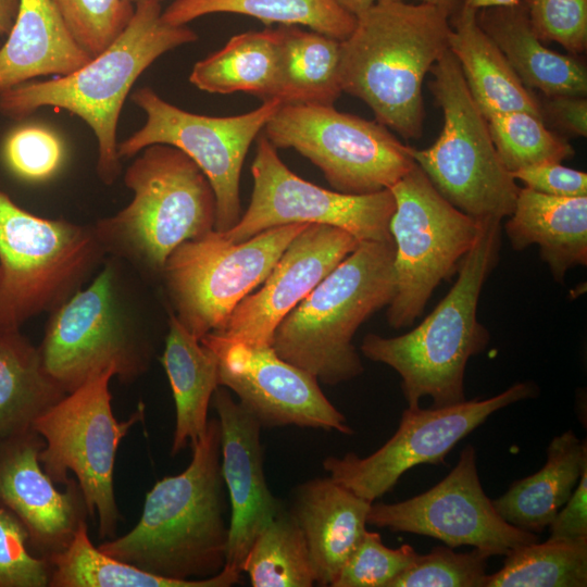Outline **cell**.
Wrapping results in <instances>:
<instances>
[{
  "label": "cell",
  "instance_id": "cell-1",
  "mask_svg": "<svg viewBox=\"0 0 587 587\" xmlns=\"http://www.w3.org/2000/svg\"><path fill=\"white\" fill-rule=\"evenodd\" d=\"M192 458L179 474L158 480L141 516L121 537L103 540V553L159 576L203 579L226 565L229 521L221 471V425L210 419L190 445Z\"/></svg>",
  "mask_w": 587,
  "mask_h": 587
},
{
  "label": "cell",
  "instance_id": "cell-2",
  "mask_svg": "<svg viewBox=\"0 0 587 587\" xmlns=\"http://www.w3.org/2000/svg\"><path fill=\"white\" fill-rule=\"evenodd\" d=\"M449 17L426 3L377 0L340 41L342 92L365 102L387 128L419 138L425 115L422 86L448 50Z\"/></svg>",
  "mask_w": 587,
  "mask_h": 587
},
{
  "label": "cell",
  "instance_id": "cell-3",
  "mask_svg": "<svg viewBox=\"0 0 587 587\" xmlns=\"http://www.w3.org/2000/svg\"><path fill=\"white\" fill-rule=\"evenodd\" d=\"M161 3L142 1L124 30L72 73L29 80L0 95V115L21 121L38 109H63L83 120L98 146L97 174L105 185L121 175L116 132L123 103L137 78L164 53L198 40L187 25L162 20Z\"/></svg>",
  "mask_w": 587,
  "mask_h": 587
},
{
  "label": "cell",
  "instance_id": "cell-4",
  "mask_svg": "<svg viewBox=\"0 0 587 587\" xmlns=\"http://www.w3.org/2000/svg\"><path fill=\"white\" fill-rule=\"evenodd\" d=\"M138 275L108 255L89 284L50 312L38 350L46 372L65 394L109 369L124 384L149 370L157 339Z\"/></svg>",
  "mask_w": 587,
  "mask_h": 587
},
{
  "label": "cell",
  "instance_id": "cell-5",
  "mask_svg": "<svg viewBox=\"0 0 587 587\" xmlns=\"http://www.w3.org/2000/svg\"><path fill=\"white\" fill-rule=\"evenodd\" d=\"M500 247L501 222H480L457 280L423 322L400 336L367 334L363 338L360 350L364 357L400 375L408 408L420 407L426 396L437 408L466 400V364L489 342V332L477 319V307L484 283L499 260Z\"/></svg>",
  "mask_w": 587,
  "mask_h": 587
},
{
  "label": "cell",
  "instance_id": "cell-6",
  "mask_svg": "<svg viewBox=\"0 0 587 587\" xmlns=\"http://www.w3.org/2000/svg\"><path fill=\"white\" fill-rule=\"evenodd\" d=\"M394 241H360L275 329L272 347L285 361L337 385L364 371L352 338L396 290Z\"/></svg>",
  "mask_w": 587,
  "mask_h": 587
},
{
  "label": "cell",
  "instance_id": "cell-7",
  "mask_svg": "<svg viewBox=\"0 0 587 587\" xmlns=\"http://www.w3.org/2000/svg\"><path fill=\"white\" fill-rule=\"evenodd\" d=\"M136 155L123 178L133 192L130 202L93 225L108 255L142 278H160L175 248L214 229L215 197L207 176L182 150L155 143Z\"/></svg>",
  "mask_w": 587,
  "mask_h": 587
},
{
  "label": "cell",
  "instance_id": "cell-8",
  "mask_svg": "<svg viewBox=\"0 0 587 587\" xmlns=\"http://www.w3.org/2000/svg\"><path fill=\"white\" fill-rule=\"evenodd\" d=\"M108 257L95 228L37 216L0 187V332L18 330L84 287Z\"/></svg>",
  "mask_w": 587,
  "mask_h": 587
},
{
  "label": "cell",
  "instance_id": "cell-9",
  "mask_svg": "<svg viewBox=\"0 0 587 587\" xmlns=\"http://www.w3.org/2000/svg\"><path fill=\"white\" fill-rule=\"evenodd\" d=\"M430 91L444 116L436 141L412 148L415 163L452 205L478 222L512 213L520 187L501 161L488 123L447 50L430 70Z\"/></svg>",
  "mask_w": 587,
  "mask_h": 587
},
{
  "label": "cell",
  "instance_id": "cell-10",
  "mask_svg": "<svg viewBox=\"0 0 587 587\" xmlns=\"http://www.w3.org/2000/svg\"><path fill=\"white\" fill-rule=\"evenodd\" d=\"M114 370H105L39 415L33 429L45 440L39 452L43 471L55 484L66 485L72 472L83 492L89 516L98 514V534L103 540L115 536L120 512L113 489L117 448L130 427L143 419L139 405L127 421L113 412L110 380Z\"/></svg>",
  "mask_w": 587,
  "mask_h": 587
},
{
  "label": "cell",
  "instance_id": "cell-11",
  "mask_svg": "<svg viewBox=\"0 0 587 587\" xmlns=\"http://www.w3.org/2000/svg\"><path fill=\"white\" fill-rule=\"evenodd\" d=\"M308 225L273 227L239 242L213 229L180 243L168 255L160 276L170 311L198 339L220 330Z\"/></svg>",
  "mask_w": 587,
  "mask_h": 587
},
{
  "label": "cell",
  "instance_id": "cell-12",
  "mask_svg": "<svg viewBox=\"0 0 587 587\" xmlns=\"http://www.w3.org/2000/svg\"><path fill=\"white\" fill-rule=\"evenodd\" d=\"M389 189L396 203L389 223L396 290L387 321L400 329L411 326L434 289L458 272L480 222L444 198L417 164Z\"/></svg>",
  "mask_w": 587,
  "mask_h": 587
},
{
  "label": "cell",
  "instance_id": "cell-13",
  "mask_svg": "<svg viewBox=\"0 0 587 587\" xmlns=\"http://www.w3.org/2000/svg\"><path fill=\"white\" fill-rule=\"evenodd\" d=\"M262 133L276 149L292 148L309 159L344 193L389 189L416 164L412 147L386 126L334 105L282 104Z\"/></svg>",
  "mask_w": 587,
  "mask_h": 587
},
{
  "label": "cell",
  "instance_id": "cell-14",
  "mask_svg": "<svg viewBox=\"0 0 587 587\" xmlns=\"http://www.w3.org/2000/svg\"><path fill=\"white\" fill-rule=\"evenodd\" d=\"M146 114L145 124L117 143L121 159L163 143L187 154L209 179L215 197L214 230L226 232L240 218L239 182L252 141L283 104L277 99L243 114L209 116L185 111L161 98L152 88H137L130 96Z\"/></svg>",
  "mask_w": 587,
  "mask_h": 587
},
{
  "label": "cell",
  "instance_id": "cell-15",
  "mask_svg": "<svg viewBox=\"0 0 587 587\" xmlns=\"http://www.w3.org/2000/svg\"><path fill=\"white\" fill-rule=\"evenodd\" d=\"M251 171L250 203L235 226L221 232L226 239L239 242L273 227L307 223L341 228L358 241H392L389 223L396 203L390 189L352 195L309 183L284 164L263 133Z\"/></svg>",
  "mask_w": 587,
  "mask_h": 587
},
{
  "label": "cell",
  "instance_id": "cell-16",
  "mask_svg": "<svg viewBox=\"0 0 587 587\" xmlns=\"http://www.w3.org/2000/svg\"><path fill=\"white\" fill-rule=\"evenodd\" d=\"M537 387L520 382L487 398L447 407L407 408L396 433L379 449L361 458L353 452L323 461L329 477L359 497L374 502L399 478L420 464L444 463L452 448L495 412L533 398Z\"/></svg>",
  "mask_w": 587,
  "mask_h": 587
},
{
  "label": "cell",
  "instance_id": "cell-17",
  "mask_svg": "<svg viewBox=\"0 0 587 587\" xmlns=\"http://www.w3.org/2000/svg\"><path fill=\"white\" fill-rule=\"evenodd\" d=\"M367 524L438 539L450 548L471 546L494 555L539 540L537 534L505 522L485 494L472 445L458 463L427 491L395 503H372Z\"/></svg>",
  "mask_w": 587,
  "mask_h": 587
},
{
  "label": "cell",
  "instance_id": "cell-18",
  "mask_svg": "<svg viewBox=\"0 0 587 587\" xmlns=\"http://www.w3.org/2000/svg\"><path fill=\"white\" fill-rule=\"evenodd\" d=\"M216 357L218 385L233 391L263 427L298 426L353 434L317 378L285 361L272 346L209 333L199 339Z\"/></svg>",
  "mask_w": 587,
  "mask_h": 587
},
{
  "label": "cell",
  "instance_id": "cell-19",
  "mask_svg": "<svg viewBox=\"0 0 587 587\" xmlns=\"http://www.w3.org/2000/svg\"><path fill=\"white\" fill-rule=\"evenodd\" d=\"M360 241L348 232L309 224L285 249L261 288L233 310L213 332L254 346H272L275 329Z\"/></svg>",
  "mask_w": 587,
  "mask_h": 587
},
{
  "label": "cell",
  "instance_id": "cell-20",
  "mask_svg": "<svg viewBox=\"0 0 587 587\" xmlns=\"http://www.w3.org/2000/svg\"><path fill=\"white\" fill-rule=\"evenodd\" d=\"M43 447L34 429L0 440V507L24 525L28 548L49 560L68 546L89 513L76 480L60 491L43 471Z\"/></svg>",
  "mask_w": 587,
  "mask_h": 587
},
{
  "label": "cell",
  "instance_id": "cell-21",
  "mask_svg": "<svg viewBox=\"0 0 587 587\" xmlns=\"http://www.w3.org/2000/svg\"><path fill=\"white\" fill-rule=\"evenodd\" d=\"M211 405L221 425V471L230 507L226 565L242 573L255 537L284 507L266 483L258 420L223 386L215 389Z\"/></svg>",
  "mask_w": 587,
  "mask_h": 587
},
{
  "label": "cell",
  "instance_id": "cell-22",
  "mask_svg": "<svg viewBox=\"0 0 587 587\" xmlns=\"http://www.w3.org/2000/svg\"><path fill=\"white\" fill-rule=\"evenodd\" d=\"M372 503L329 476L295 489L289 511L304 536L317 585L333 586L366 530Z\"/></svg>",
  "mask_w": 587,
  "mask_h": 587
},
{
  "label": "cell",
  "instance_id": "cell-23",
  "mask_svg": "<svg viewBox=\"0 0 587 587\" xmlns=\"http://www.w3.org/2000/svg\"><path fill=\"white\" fill-rule=\"evenodd\" d=\"M504 225L511 247L537 245L553 278L562 283L569 270L587 264V196L555 197L520 188Z\"/></svg>",
  "mask_w": 587,
  "mask_h": 587
},
{
  "label": "cell",
  "instance_id": "cell-24",
  "mask_svg": "<svg viewBox=\"0 0 587 587\" xmlns=\"http://www.w3.org/2000/svg\"><path fill=\"white\" fill-rule=\"evenodd\" d=\"M90 59L50 0H20L15 23L0 47V95L36 77L67 75Z\"/></svg>",
  "mask_w": 587,
  "mask_h": 587
},
{
  "label": "cell",
  "instance_id": "cell-25",
  "mask_svg": "<svg viewBox=\"0 0 587 587\" xmlns=\"http://www.w3.org/2000/svg\"><path fill=\"white\" fill-rule=\"evenodd\" d=\"M448 50L486 120L525 111L544 120L541 102L520 80L502 52L477 22V10L460 4L449 17ZM545 121V120H544Z\"/></svg>",
  "mask_w": 587,
  "mask_h": 587
},
{
  "label": "cell",
  "instance_id": "cell-26",
  "mask_svg": "<svg viewBox=\"0 0 587 587\" xmlns=\"http://www.w3.org/2000/svg\"><path fill=\"white\" fill-rule=\"evenodd\" d=\"M477 22L528 89L546 97L586 96V66L547 48L535 34L522 2L478 10Z\"/></svg>",
  "mask_w": 587,
  "mask_h": 587
},
{
  "label": "cell",
  "instance_id": "cell-27",
  "mask_svg": "<svg viewBox=\"0 0 587 587\" xmlns=\"http://www.w3.org/2000/svg\"><path fill=\"white\" fill-rule=\"evenodd\" d=\"M586 469V440L566 430L550 441L545 465L533 475L515 480L502 496L492 500L494 507L509 524L534 534L542 533Z\"/></svg>",
  "mask_w": 587,
  "mask_h": 587
},
{
  "label": "cell",
  "instance_id": "cell-28",
  "mask_svg": "<svg viewBox=\"0 0 587 587\" xmlns=\"http://www.w3.org/2000/svg\"><path fill=\"white\" fill-rule=\"evenodd\" d=\"M161 362L175 402L171 454L176 455L207 428L211 399L220 386L217 360L170 311Z\"/></svg>",
  "mask_w": 587,
  "mask_h": 587
},
{
  "label": "cell",
  "instance_id": "cell-29",
  "mask_svg": "<svg viewBox=\"0 0 587 587\" xmlns=\"http://www.w3.org/2000/svg\"><path fill=\"white\" fill-rule=\"evenodd\" d=\"M277 49L276 99L285 103L333 105L342 92L340 41L296 25L274 29Z\"/></svg>",
  "mask_w": 587,
  "mask_h": 587
},
{
  "label": "cell",
  "instance_id": "cell-30",
  "mask_svg": "<svg viewBox=\"0 0 587 587\" xmlns=\"http://www.w3.org/2000/svg\"><path fill=\"white\" fill-rule=\"evenodd\" d=\"M65 395L46 372L38 347L20 329L0 332V440L32 430Z\"/></svg>",
  "mask_w": 587,
  "mask_h": 587
},
{
  "label": "cell",
  "instance_id": "cell-31",
  "mask_svg": "<svg viewBox=\"0 0 587 587\" xmlns=\"http://www.w3.org/2000/svg\"><path fill=\"white\" fill-rule=\"evenodd\" d=\"M51 587H229L242 573L225 565L217 575L203 579H174L155 575L110 557L95 547L87 522L77 528L68 546L49 559Z\"/></svg>",
  "mask_w": 587,
  "mask_h": 587
},
{
  "label": "cell",
  "instance_id": "cell-32",
  "mask_svg": "<svg viewBox=\"0 0 587 587\" xmlns=\"http://www.w3.org/2000/svg\"><path fill=\"white\" fill-rule=\"evenodd\" d=\"M189 82L210 93L247 92L263 101L276 99L277 49L274 29L233 36L222 49L193 65Z\"/></svg>",
  "mask_w": 587,
  "mask_h": 587
},
{
  "label": "cell",
  "instance_id": "cell-33",
  "mask_svg": "<svg viewBox=\"0 0 587 587\" xmlns=\"http://www.w3.org/2000/svg\"><path fill=\"white\" fill-rule=\"evenodd\" d=\"M214 13L248 15L265 24L304 26L339 41L351 34L357 22L334 0H173L161 16L167 24L187 25Z\"/></svg>",
  "mask_w": 587,
  "mask_h": 587
},
{
  "label": "cell",
  "instance_id": "cell-34",
  "mask_svg": "<svg viewBox=\"0 0 587 587\" xmlns=\"http://www.w3.org/2000/svg\"><path fill=\"white\" fill-rule=\"evenodd\" d=\"M484 587H585L587 537L551 538L519 546L504 555Z\"/></svg>",
  "mask_w": 587,
  "mask_h": 587
},
{
  "label": "cell",
  "instance_id": "cell-35",
  "mask_svg": "<svg viewBox=\"0 0 587 587\" xmlns=\"http://www.w3.org/2000/svg\"><path fill=\"white\" fill-rule=\"evenodd\" d=\"M241 572L253 587H311L316 584L302 530L289 510H283L252 542Z\"/></svg>",
  "mask_w": 587,
  "mask_h": 587
},
{
  "label": "cell",
  "instance_id": "cell-36",
  "mask_svg": "<svg viewBox=\"0 0 587 587\" xmlns=\"http://www.w3.org/2000/svg\"><path fill=\"white\" fill-rule=\"evenodd\" d=\"M487 123L496 150L510 172L539 163H561L575 154L563 137L533 113H500L488 117Z\"/></svg>",
  "mask_w": 587,
  "mask_h": 587
},
{
  "label": "cell",
  "instance_id": "cell-37",
  "mask_svg": "<svg viewBox=\"0 0 587 587\" xmlns=\"http://www.w3.org/2000/svg\"><path fill=\"white\" fill-rule=\"evenodd\" d=\"M491 557L478 548L461 553L437 546L427 554H417L389 587H484Z\"/></svg>",
  "mask_w": 587,
  "mask_h": 587
},
{
  "label": "cell",
  "instance_id": "cell-38",
  "mask_svg": "<svg viewBox=\"0 0 587 587\" xmlns=\"http://www.w3.org/2000/svg\"><path fill=\"white\" fill-rule=\"evenodd\" d=\"M67 30L91 58L127 26L135 5L125 0H50Z\"/></svg>",
  "mask_w": 587,
  "mask_h": 587
},
{
  "label": "cell",
  "instance_id": "cell-39",
  "mask_svg": "<svg viewBox=\"0 0 587 587\" xmlns=\"http://www.w3.org/2000/svg\"><path fill=\"white\" fill-rule=\"evenodd\" d=\"M417 554L409 544L389 548L378 533L366 529L332 587H389Z\"/></svg>",
  "mask_w": 587,
  "mask_h": 587
},
{
  "label": "cell",
  "instance_id": "cell-40",
  "mask_svg": "<svg viewBox=\"0 0 587 587\" xmlns=\"http://www.w3.org/2000/svg\"><path fill=\"white\" fill-rule=\"evenodd\" d=\"M2 158L9 170L27 182H41L60 167L63 147L47 127L26 124L11 130L2 145Z\"/></svg>",
  "mask_w": 587,
  "mask_h": 587
},
{
  "label": "cell",
  "instance_id": "cell-41",
  "mask_svg": "<svg viewBox=\"0 0 587 587\" xmlns=\"http://www.w3.org/2000/svg\"><path fill=\"white\" fill-rule=\"evenodd\" d=\"M51 573L48 559L29 552L24 525L0 507V587H46Z\"/></svg>",
  "mask_w": 587,
  "mask_h": 587
},
{
  "label": "cell",
  "instance_id": "cell-42",
  "mask_svg": "<svg viewBox=\"0 0 587 587\" xmlns=\"http://www.w3.org/2000/svg\"><path fill=\"white\" fill-rule=\"evenodd\" d=\"M529 23L544 41L561 45L572 54L587 48V0H521Z\"/></svg>",
  "mask_w": 587,
  "mask_h": 587
},
{
  "label": "cell",
  "instance_id": "cell-43",
  "mask_svg": "<svg viewBox=\"0 0 587 587\" xmlns=\"http://www.w3.org/2000/svg\"><path fill=\"white\" fill-rule=\"evenodd\" d=\"M515 180L535 191L555 197L587 196V174L560 162L534 164L511 172Z\"/></svg>",
  "mask_w": 587,
  "mask_h": 587
},
{
  "label": "cell",
  "instance_id": "cell-44",
  "mask_svg": "<svg viewBox=\"0 0 587 587\" xmlns=\"http://www.w3.org/2000/svg\"><path fill=\"white\" fill-rule=\"evenodd\" d=\"M548 528L551 538L587 537V469Z\"/></svg>",
  "mask_w": 587,
  "mask_h": 587
},
{
  "label": "cell",
  "instance_id": "cell-45",
  "mask_svg": "<svg viewBox=\"0 0 587 587\" xmlns=\"http://www.w3.org/2000/svg\"><path fill=\"white\" fill-rule=\"evenodd\" d=\"M541 103L545 117L574 136H587V100L584 96L558 95Z\"/></svg>",
  "mask_w": 587,
  "mask_h": 587
},
{
  "label": "cell",
  "instance_id": "cell-46",
  "mask_svg": "<svg viewBox=\"0 0 587 587\" xmlns=\"http://www.w3.org/2000/svg\"><path fill=\"white\" fill-rule=\"evenodd\" d=\"M20 0H0V47L1 39L8 37L18 12Z\"/></svg>",
  "mask_w": 587,
  "mask_h": 587
},
{
  "label": "cell",
  "instance_id": "cell-47",
  "mask_svg": "<svg viewBox=\"0 0 587 587\" xmlns=\"http://www.w3.org/2000/svg\"><path fill=\"white\" fill-rule=\"evenodd\" d=\"M339 4L344 10L352 14L353 16H359L366 10H369L377 0H334Z\"/></svg>",
  "mask_w": 587,
  "mask_h": 587
},
{
  "label": "cell",
  "instance_id": "cell-48",
  "mask_svg": "<svg viewBox=\"0 0 587 587\" xmlns=\"http://www.w3.org/2000/svg\"><path fill=\"white\" fill-rule=\"evenodd\" d=\"M460 4L475 9V10H482L487 8H496V7H508L517 4L521 2V0H459Z\"/></svg>",
  "mask_w": 587,
  "mask_h": 587
},
{
  "label": "cell",
  "instance_id": "cell-49",
  "mask_svg": "<svg viewBox=\"0 0 587 587\" xmlns=\"http://www.w3.org/2000/svg\"><path fill=\"white\" fill-rule=\"evenodd\" d=\"M397 1H405V0H397ZM421 3H426L429 5L437 7L439 9L445 10L449 15H451L455 9L460 5L459 0H417Z\"/></svg>",
  "mask_w": 587,
  "mask_h": 587
},
{
  "label": "cell",
  "instance_id": "cell-50",
  "mask_svg": "<svg viewBox=\"0 0 587 587\" xmlns=\"http://www.w3.org/2000/svg\"><path fill=\"white\" fill-rule=\"evenodd\" d=\"M125 1H127L128 3L135 5V4L139 3V2H142V1H153V2L161 3L164 0H125Z\"/></svg>",
  "mask_w": 587,
  "mask_h": 587
}]
</instances>
